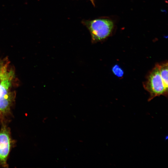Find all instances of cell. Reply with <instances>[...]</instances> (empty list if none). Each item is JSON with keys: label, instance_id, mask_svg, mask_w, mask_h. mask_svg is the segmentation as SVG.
Listing matches in <instances>:
<instances>
[{"label": "cell", "instance_id": "obj_9", "mask_svg": "<svg viewBox=\"0 0 168 168\" xmlns=\"http://www.w3.org/2000/svg\"><path fill=\"white\" fill-rule=\"evenodd\" d=\"M2 74H0V80L2 79Z\"/></svg>", "mask_w": 168, "mask_h": 168}, {"label": "cell", "instance_id": "obj_6", "mask_svg": "<svg viewBox=\"0 0 168 168\" xmlns=\"http://www.w3.org/2000/svg\"><path fill=\"white\" fill-rule=\"evenodd\" d=\"M160 73L165 87L168 89V63L167 62L158 64Z\"/></svg>", "mask_w": 168, "mask_h": 168}, {"label": "cell", "instance_id": "obj_1", "mask_svg": "<svg viewBox=\"0 0 168 168\" xmlns=\"http://www.w3.org/2000/svg\"><path fill=\"white\" fill-rule=\"evenodd\" d=\"M84 24L89 30L93 43L103 41L112 34L114 23L109 19H98L86 21Z\"/></svg>", "mask_w": 168, "mask_h": 168}, {"label": "cell", "instance_id": "obj_10", "mask_svg": "<svg viewBox=\"0 0 168 168\" xmlns=\"http://www.w3.org/2000/svg\"><path fill=\"white\" fill-rule=\"evenodd\" d=\"M91 2L94 5V0H90Z\"/></svg>", "mask_w": 168, "mask_h": 168}, {"label": "cell", "instance_id": "obj_2", "mask_svg": "<svg viewBox=\"0 0 168 168\" xmlns=\"http://www.w3.org/2000/svg\"><path fill=\"white\" fill-rule=\"evenodd\" d=\"M143 85L150 94L148 101L161 95L167 96L168 89L165 87L160 76L158 64L149 73Z\"/></svg>", "mask_w": 168, "mask_h": 168}, {"label": "cell", "instance_id": "obj_5", "mask_svg": "<svg viewBox=\"0 0 168 168\" xmlns=\"http://www.w3.org/2000/svg\"><path fill=\"white\" fill-rule=\"evenodd\" d=\"M14 99V95L9 93L0 98V113L1 114L8 112Z\"/></svg>", "mask_w": 168, "mask_h": 168}, {"label": "cell", "instance_id": "obj_8", "mask_svg": "<svg viewBox=\"0 0 168 168\" xmlns=\"http://www.w3.org/2000/svg\"><path fill=\"white\" fill-rule=\"evenodd\" d=\"M7 65L4 63L0 59V74L3 73L7 71Z\"/></svg>", "mask_w": 168, "mask_h": 168}, {"label": "cell", "instance_id": "obj_3", "mask_svg": "<svg viewBox=\"0 0 168 168\" xmlns=\"http://www.w3.org/2000/svg\"><path fill=\"white\" fill-rule=\"evenodd\" d=\"M10 147L9 131L6 126L3 125L0 131V163L4 167L7 166V158Z\"/></svg>", "mask_w": 168, "mask_h": 168}, {"label": "cell", "instance_id": "obj_7", "mask_svg": "<svg viewBox=\"0 0 168 168\" xmlns=\"http://www.w3.org/2000/svg\"><path fill=\"white\" fill-rule=\"evenodd\" d=\"M112 71L118 77H121L123 75V71L118 66H114L113 68Z\"/></svg>", "mask_w": 168, "mask_h": 168}, {"label": "cell", "instance_id": "obj_4", "mask_svg": "<svg viewBox=\"0 0 168 168\" xmlns=\"http://www.w3.org/2000/svg\"><path fill=\"white\" fill-rule=\"evenodd\" d=\"M13 76L12 71L6 72L0 80V98L9 93L8 89L11 85V80Z\"/></svg>", "mask_w": 168, "mask_h": 168}]
</instances>
